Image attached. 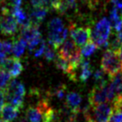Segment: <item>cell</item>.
<instances>
[{
  "mask_svg": "<svg viewBox=\"0 0 122 122\" xmlns=\"http://www.w3.org/2000/svg\"><path fill=\"white\" fill-rule=\"evenodd\" d=\"M115 97V90L113 85L105 83L95 85L89 94V104L90 106H95L100 104L113 101Z\"/></svg>",
  "mask_w": 122,
  "mask_h": 122,
  "instance_id": "6da1fadb",
  "label": "cell"
},
{
  "mask_svg": "<svg viewBox=\"0 0 122 122\" xmlns=\"http://www.w3.org/2000/svg\"><path fill=\"white\" fill-rule=\"evenodd\" d=\"M101 69L110 77L122 72V59L118 51L107 49L101 59Z\"/></svg>",
  "mask_w": 122,
  "mask_h": 122,
  "instance_id": "7a4b0ae2",
  "label": "cell"
},
{
  "mask_svg": "<svg viewBox=\"0 0 122 122\" xmlns=\"http://www.w3.org/2000/svg\"><path fill=\"white\" fill-rule=\"evenodd\" d=\"M5 100L8 103L19 109L24 106V98L25 95V87L19 80H13L4 90Z\"/></svg>",
  "mask_w": 122,
  "mask_h": 122,
  "instance_id": "3957f363",
  "label": "cell"
},
{
  "mask_svg": "<svg viewBox=\"0 0 122 122\" xmlns=\"http://www.w3.org/2000/svg\"><path fill=\"white\" fill-rule=\"evenodd\" d=\"M111 32V25L106 18L101 19L91 30V40L98 48L108 47V40Z\"/></svg>",
  "mask_w": 122,
  "mask_h": 122,
  "instance_id": "277c9868",
  "label": "cell"
},
{
  "mask_svg": "<svg viewBox=\"0 0 122 122\" xmlns=\"http://www.w3.org/2000/svg\"><path fill=\"white\" fill-rule=\"evenodd\" d=\"M113 112V107L109 104L103 103L95 106H89L85 110L86 121L93 120L95 122H110Z\"/></svg>",
  "mask_w": 122,
  "mask_h": 122,
  "instance_id": "5b68a950",
  "label": "cell"
},
{
  "mask_svg": "<svg viewBox=\"0 0 122 122\" xmlns=\"http://www.w3.org/2000/svg\"><path fill=\"white\" fill-rule=\"evenodd\" d=\"M58 54L70 62L74 67L77 70L82 59L81 50L79 46L72 40H66L59 46Z\"/></svg>",
  "mask_w": 122,
  "mask_h": 122,
  "instance_id": "8992f818",
  "label": "cell"
},
{
  "mask_svg": "<svg viewBox=\"0 0 122 122\" xmlns=\"http://www.w3.org/2000/svg\"><path fill=\"white\" fill-rule=\"evenodd\" d=\"M18 23L11 14V9L3 8L0 16V32L5 36H13L18 31Z\"/></svg>",
  "mask_w": 122,
  "mask_h": 122,
  "instance_id": "52a82bcc",
  "label": "cell"
},
{
  "mask_svg": "<svg viewBox=\"0 0 122 122\" xmlns=\"http://www.w3.org/2000/svg\"><path fill=\"white\" fill-rule=\"evenodd\" d=\"M69 31L72 40L79 47L84 46L86 43L91 40V29L90 27H78L75 24H70Z\"/></svg>",
  "mask_w": 122,
  "mask_h": 122,
  "instance_id": "ba28073f",
  "label": "cell"
},
{
  "mask_svg": "<svg viewBox=\"0 0 122 122\" xmlns=\"http://www.w3.org/2000/svg\"><path fill=\"white\" fill-rule=\"evenodd\" d=\"M21 38H23L27 42V45L30 52L43 39L39 27L33 25V24L22 28V29H21Z\"/></svg>",
  "mask_w": 122,
  "mask_h": 122,
  "instance_id": "9c48e42d",
  "label": "cell"
},
{
  "mask_svg": "<svg viewBox=\"0 0 122 122\" xmlns=\"http://www.w3.org/2000/svg\"><path fill=\"white\" fill-rule=\"evenodd\" d=\"M0 70H5L10 75L11 78L15 79L21 75L24 70V66L18 57H9L4 59L0 63Z\"/></svg>",
  "mask_w": 122,
  "mask_h": 122,
  "instance_id": "30bf717a",
  "label": "cell"
},
{
  "mask_svg": "<svg viewBox=\"0 0 122 122\" xmlns=\"http://www.w3.org/2000/svg\"><path fill=\"white\" fill-rule=\"evenodd\" d=\"M54 9L60 14L71 16L78 11L77 0H57Z\"/></svg>",
  "mask_w": 122,
  "mask_h": 122,
  "instance_id": "8fae6325",
  "label": "cell"
},
{
  "mask_svg": "<svg viewBox=\"0 0 122 122\" xmlns=\"http://www.w3.org/2000/svg\"><path fill=\"white\" fill-rule=\"evenodd\" d=\"M82 102V96L76 92H70L66 95L65 105L68 110L71 113L77 115L80 109V105Z\"/></svg>",
  "mask_w": 122,
  "mask_h": 122,
  "instance_id": "7c38bea8",
  "label": "cell"
},
{
  "mask_svg": "<svg viewBox=\"0 0 122 122\" xmlns=\"http://www.w3.org/2000/svg\"><path fill=\"white\" fill-rule=\"evenodd\" d=\"M68 34V29H63L59 31L55 32H49L48 34V40L49 43L54 49H58L59 46L65 41Z\"/></svg>",
  "mask_w": 122,
  "mask_h": 122,
  "instance_id": "4fadbf2b",
  "label": "cell"
},
{
  "mask_svg": "<svg viewBox=\"0 0 122 122\" xmlns=\"http://www.w3.org/2000/svg\"><path fill=\"white\" fill-rule=\"evenodd\" d=\"M20 109L9 103L4 104L2 110L0 111V116L1 119L6 122H13L15 120L19 114Z\"/></svg>",
  "mask_w": 122,
  "mask_h": 122,
  "instance_id": "5bb4252c",
  "label": "cell"
},
{
  "mask_svg": "<svg viewBox=\"0 0 122 122\" xmlns=\"http://www.w3.org/2000/svg\"><path fill=\"white\" fill-rule=\"evenodd\" d=\"M48 11H49V9H47L46 7L34 8L30 15H29L30 24L39 27V24L42 23V21L44 20V18L47 15Z\"/></svg>",
  "mask_w": 122,
  "mask_h": 122,
  "instance_id": "9a60e30c",
  "label": "cell"
},
{
  "mask_svg": "<svg viewBox=\"0 0 122 122\" xmlns=\"http://www.w3.org/2000/svg\"><path fill=\"white\" fill-rule=\"evenodd\" d=\"M78 69L80 70L78 80L81 81L82 83H85L90 78L92 75V68L90 61L87 60V59H82Z\"/></svg>",
  "mask_w": 122,
  "mask_h": 122,
  "instance_id": "2e32d148",
  "label": "cell"
},
{
  "mask_svg": "<svg viewBox=\"0 0 122 122\" xmlns=\"http://www.w3.org/2000/svg\"><path fill=\"white\" fill-rule=\"evenodd\" d=\"M11 14L14 16L18 24L20 26H22V28L30 25L29 16H28L27 14L22 9H20V7L11 8Z\"/></svg>",
  "mask_w": 122,
  "mask_h": 122,
  "instance_id": "e0dca14e",
  "label": "cell"
},
{
  "mask_svg": "<svg viewBox=\"0 0 122 122\" xmlns=\"http://www.w3.org/2000/svg\"><path fill=\"white\" fill-rule=\"evenodd\" d=\"M27 46V42L23 38L14 39L13 41V53L16 57L19 58L24 54L25 48Z\"/></svg>",
  "mask_w": 122,
  "mask_h": 122,
  "instance_id": "ac0fdd59",
  "label": "cell"
},
{
  "mask_svg": "<svg viewBox=\"0 0 122 122\" xmlns=\"http://www.w3.org/2000/svg\"><path fill=\"white\" fill-rule=\"evenodd\" d=\"M110 23H111L113 28L115 29V32H121L122 31V19L119 17L118 10H117L116 7H115L110 11Z\"/></svg>",
  "mask_w": 122,
  "mask_h": 122,
  "instance_id": "d6986e66",
  "label": "cell"
},
{
  "mask_svg": "<svg viewBox=\"0 0 122 122\" xmlns=\"http://www.w3.org/2000/svg\"><path fill=\"white\" fill-rule=\"evenodd\" d=\"M108 43L109 49L119 52V49L122 44V31L121 32H115L111 39L110 41L108 40Z\"/></svg>",
  "mask_w": 122,
  "mask_h": 122,
  "instance_id": "ffe728a7",
  "label": "cell"
},
{
  "mask_svg": "<svg viewBox=\"0 0 122 122\" xmlns=\"http://www.w3.org/2000/svg\"><path fill=\"white\" fill-rule=\"evenodd\" d=\"M97 49H98V46L93 41L90 40L83 46L81 49V54L84 57H89V56L92 55L96 51Z\"/></svg>",
  "mask_w": 122,
  "mask_h": 122,
  "instance_id": "44dd1931",
  "label": "cell"
},
{
  "mask_svg": "<svg viewBox=\"0 0 122 122\" xmlns=\"http://www.w3.org/2000/svg\"><path fill=\"white\" fill-rule=\"evenodd\" d=\"M65 29L64 28V24L60 19L59 18H54L52 20H50L48 24V30L49 32H55V31H59L61 29Z\"/></svg>",
  "mask_w": 122,
  "mask_h": 122,
  "instance_id": "7402d4cb",
  "label": "cell"
},
{
  "mask_svg": "<svg viewBox=\"0 0 122 122\" xmlns=\"http://www.w3.org/2000/svg\"><path fill=\"white\" fill-rule=\"evenodd\" d=\"M11 76L7 71L0 70V90H4L10 82Z\"/></svg>",
  "mask_w": 122,
  "mask_h": 122,
  "instance_id": "603a6c76",
  "label": "cell"
},
{
  "mask_svg": "<svg viewBox=\"0 0 122 122\" xmlns=\"http://www.w3.org/2000/svg\"><path fill=\"white\" fill-rule=\"evenodd\" d=\"M46 45H47V44H46V42L44 40V39H42V40L40 41V43H39V44H38V45L36 46L30 53H32V54H34V57H40L41 55L44 54Z\"/></svg>",
  "mask_w": 122,
  "mask_h": 122,
  "instance_id": "cb8c5ba5",
  "label": "cell"
},
{
  "mask_svg": "<svg viewBox=\"0 0 122 122\" xmlns=\"http://www.w3.org/2000/svg\"><path fill=\"white\" fill-rule=\"evenodd\" d=\"M65 93H66V86L65 85H61L53 90L52 95L56 96L59 100H62L65 97Z\"/></svg>",
  "mask_w": 122,
  "mask_h": 122,
  "instance_id": "d4e9b609",
  "label": "cell"
},
{
  "mask_svg": "<svg viewBox=\"0 0 122 122\" xmlns=\"http://www.w3.org/2000/svg\"><path fill=\"white\" fill-rule=\"evenodd\" d=\"M54 50H55V49H54L50 44H49V45H46L45 50H44V56L46 60H48V61L54 60L56 56Z\"/></svg>",
  "mask_w": 122,
  "mask_h": 122,
  "instance_id": "484cf974",
  "label": "cell"
},
{
  "mask_svg": "<svg viewBox=\"0 0 122 122\" xmlns=\"http://www.w3.org/2000/svg\"><path fill=\"white\" fill-rule=\"evenodd\" d=\"M94 79L96 82V85H103L107 82L105 80V72L103 71V70H97L94 74Z\"/></svg>",
  "mask_w": 122,
  "mask_h": 122,
  "instance_id": "4316f807",
  "label": "cell"
},
{
  "mask_svg": "<svg viewBox=\"0 0 122 122\" xmlns=\"http://www.w3.org/2000/svg\"><path fill=\"white\" fill-rule=\"evenodd\" d=\"M110 122H122V109L113 108Z\"/></svg>",
  "mask_w": 122,
  "mask_h": 122,
  "instance_id": "83f0119b",
  "label": "cell"
},
{
  "mask_svg": "<svg viewBox=\"0 0 122 122\" xmlns=\"http://www.w3.org/2000/svg\"><path fill=\"white\" fill-rule=\"evenodd\" d=\"M13 51V42L11 41H2V52L5 54H11Z\"/></svg>",
  "mask_w": 122,
  "mask_h": 122,
  "instance_id": "f1b7e54d",
  "label": "cell"
},
{
  "mask_svg": "<svg viewBox=\"0 0 122 122\" xmlns=\"http://www.w3.org/2000/svg\"><path fill=\"white\" fill-rule=\"evenodd\" d=\"M31 4H32L34 8H36V7L47 8V0H31Z\"/></svg>",
  "mask_w": 122,
  "mask_h": 122,
  "instance_id": "f546056e",
  "label": "cell"
},
{
  "mask_svg": "<svg viewBox=\"0 0 122 122\" xmlns=\"http://www.w3.org/2000/svg\"><path fill=\"white\" fill-rule=\"evenodd\" d=\"M4 101H5V95H4V90H0V111L2 110L3 106L4 105Z\"/></svg>",
  "mask_w": 122,
  "mask_h": 122,
  "instance_id": "4dcf8cb0",
  "label": "cell"
},
{
  "mask_svg": "<svg viewBox=\"0 0 122 122\" xmlns=\"http://www.w3.org/2000/svg\"><path fill=\"white\" fill-rule=\"evenodd\" d=\"M9 1L11 4L12 8L20 7V5L22 4V2H23V0H9Z\"/></svg>",
  "mask_w": 122,
  "mask_h": 122,
  "instance_id": "1f68e13d",
  "label": "cell"
},
{
  "mask_svg": "<svg viewBox=\"0 0 122 122\" xmlns=\"http://www.w3.org/2000/svg\"><path fill=\"white\" fill-rule=\"evenodd\" d=\"M112 4L119 9H122V0H111Z\"/></svg>",
  "mask_w": 122,
  "mask_h": 122,
  "instance_id": "d6a6232c",
  "label": "cell"
},
{
  "mask_svg": "<svg viewBox=\"0 0 122 122\" xmlns=\"http://www.w3.org/2000/svg\"><path fill=\"white\" fill-rule=\"evenodd\" d=\"M83 1L86 2V4L89 6H90V7H93V6L96 5L99 3V0H83Z\"/></svg>",
  "mask_w": 122,
  "mask_h": 122,
  "instance_id": "836d02e7",
  "label": "cell"
},
{
  "mask_svg": "<svg viewBox=\"0 0 122 122\" xmlns=\"http://www.w3.org/2000/svg\"><path fill=\"white\" fill-rule=\"evenodd\" d=\"M5 58H6V54L3 52H0V63H1V61L4 59H5Z\"/></svg>",
  "mask_w": 122,
  "mask_h": 122,
  "instance_id": "e575fe53",
  "label": "cell"
},
{
  "mask_svg": "<svg viewBox=\"0 0 122 122\" xmlns=\"http://www.w3.org/2000/svg\"><path fill=\"white\" fill-rule=\"evenodd\" d=\"M17 122H28V120H26V118L24 117V118H20Z\"/></svg>",
  "mask_w": 122,
  "mask_h": 122,
  "instance_id": "d590c367",
  "label": "cell"
},
{
  "mask_svg": "<svg viewBox=\"0 0 122 122\" xmlns=\"http://www.w3.org/2000/svg\"><path fill=\"white\" fill-rule=\"evenodd\" d=\"M119 54H120V56L121 57V59H122V44H121V46H120V49H119Z\"/></svg>",
  "mask_w": 122,
  "mask_h": 122,
  "instance_id": "8d00e7d4",
  "label": "cell"
},
{
  "mask_svg": "<svg viewBox=\"0 0 122 122\" xmlns=\"http://www.w3.org/2000/svg\"><path fill=\"white\" fill-rule=\"evenodd\" d=\"M4 1H5V0H0V4H2L3 3H4Z\"/></svg>",
  "mask_w": 122,
  "mask_h": 122,
  "instance_id": "74e56055",
  "label": "cell"
},
{
  "mask_svg": "<svg viewBox=\"0 0 122 122\" xmlns=\"http://www.w3.org/2000/svg\"><path fill=\"white\" fill-rule=\"evenodd\" d=\"M0 122H6V121H4V120H2V119H0Z\"/></svg>",
  "mask_w": 122,
  "mask_h": 122,
  "instance_id": "f35d334b",
  "label": "cell"
},
{
  "mask_svg": "<svg viewBox=\"0 0 122 122\" xmlns=\"http://www.w3.org/2000/svg\"><path fill=\"white\" fill-rule=\"evenodd\" d=\"M121 19H122V14H121Z\"/></svg>",
  "mask_w": 122,
  "mask_h": 122,
  "instance_id": "ab89813d",
  "label": "cell"
}]
</instances>
